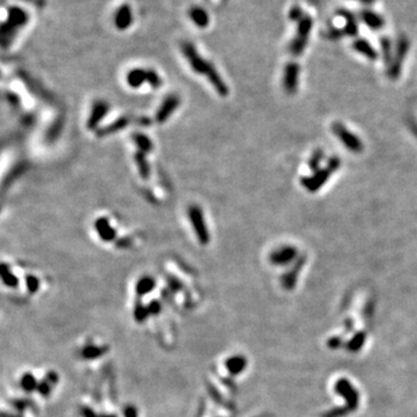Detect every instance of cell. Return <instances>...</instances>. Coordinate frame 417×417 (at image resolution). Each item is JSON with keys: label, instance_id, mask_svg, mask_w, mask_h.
Here are the masks:
<instances>
[{"label": "cell", "instance_id": "6da1fadb", "mask_svg": "<svg viewBox=\"0 0 417 417\" xmlns=\"http://www.w3.org/2000/svg\"><path fill=\"white\" fill-rule=\"evenodd\" d=\"M60 385V374L51 368H27L19 371L12 382L13 394L32 401L36 406L52 400Z\"/></svg>", "mask_w": 417, "mask_h": 417}, {"label": "cell", "instance_id": "7a4b0ae2", "mask_svg": "<svg viewBox=\"0 0 417 417\" xmlns=\"http://www.w3.org/2000/svg\"><path fill=\"white\" fill-rule=\"evenodd\" d=\"M181 50L192 71L197 73V74L206 76L208 82L211 84V86L216 90L218 95H220L222 98L228 96L230 92L228 87L224 82V79L219 74L217 68H214V65L200 56L196 46L192 43L186 41L184 42L181 44Z\"/></svg>", "mask_w": 417, "mask_h": 417}, {"label": "cell", "instance_id": "3957f363", "mask_svg": "<svg viewBox=\"0 0 417 417\" xmlns=\"http://www.w3.org/2000/svg\"><path fill=\"white\" fill-rule=\"evenodd\" d=\"M112 354V346L104 338L98 335H88L76 343L74 356L82 366L93 370L108 360Z\"/></svg>", "mask_w": 417, "mask_h": 417}, {"label": "cell", "instance_id": "277c9868", "mask_svg": "<svg viewBox=\"0 0 417 417\" xmlns=\"http://www.w3.org/2000/svg\"><path fill=\"white\" fill-rule=\"evenodd\" d=\"M38 406L19 395L8 393L4 400L2 417H36Z\"/></svg>", "mask_w": 417, "mask_h": 417}, {"label": "cell", "instance_id": "5b68a950", "mask_svg": "<svg viewBox=\"0 0 417 417\" xmlns=\"http://www.w3.org/2000/svg\"><path fill=\"white\" fill-rule=\"evenodd\" d=\"M28 22V14L26 10L18 6H10L8 8L7 20L2 24V43L4 48L10 44L16 38V32Z\"/></svg>", "mask_w": 417, "mask_h": 417}, {"label": "cell", "instance_id": "8992f818", "mask_svg": "<svg viewBox=\"0 0 417 417\" xmlns=\"http://www.w3.org/2000/svg\"><path fill=\"white\" fill-rule=\"evenodd\" d=\"M188 218L198 242L202 246H206L210 242V233H208V228L202 208L198 206H195V204L190 206L188 208Z\"/></svg>", "mask_w": 417, "mask_h": 417}, {"label": "cell", "instance_id": "52a82bcc", "mask_svg": "<svg viewBox=\"0 0 417 417\" xmlns=\"http://www.w3.org/2000/svg\"><path fill=\"white\" fill-rule=\"evenodd\" d=\"M332 131L338 140L346 146L348 151L352 153H362L364 150V144L360 138L348 129L341 122H334L332 124Z\"/></svg>", "mask_w": 417, "mask_h": 417}, {"label": "cell", "instance_id": "ba28073f", "mask_svg": "<svg viewBox=\"0 0 417 417\" xmlns=\"http://www.w3.org/2000/svg\"><path fill=\"white\" fill-rule=\"evenodd\" d=\"M312 27H313V21L308 16H305L298 22L297 34H296V38L292 40V42L290 44V52L294 54V57L300 56V54L304 52V50H305L307 43H308V38H310V30H312Z\"/></svg>", "mask_w": 417, "mask_h": 417}, {"label": "cell", "instance_id": "9c48e42d", "mask_svg": "<svg viewBox=\"0 0 417 417\" xmlns=\"http://www.w3.org/2000/svg\"><path fill=\"white\" fill-rule=\"evenodd\" d=\"M409 51V40L404 36H401L398 38V44H396V50H395V54H393L392 63L390 64V66L387 68V76H388L390 79L396 80L401 74L402 71V65H404V62L406 60V56H407Z\"/></svg>", "mask_w": 417, "mask_h": 417}, {"label": "cell", "instance_id": "30bf717a", "mask_svg": "<svg viewBox=\"0 0 417 417\" xmlns=\"http://www.w3.org/2000/svg\"><path fill=\"white\" fill-rule=\"evenodd\" d=\"M299 78H300V66H299V64L294 63V62L286 64L283 76V87L286 94L294 95L297 93Z\"/></svg>", "mask_w": 417, "mask_h": 417}, {"label": "cell", "instance_id": "8fae6325", "mask_svg": "<svg viewBox=\"0 0 417 417\" xmlns=\"http://www.w3.org/2000/svg\"><path fill=\"white\" fill-rule=\"evenodd\" d=\"M181 98L178 94H170L164 98L158 110L156 112V122L162 124L174 114V112L180 107Z\"/></svg>", "mask_w": 417, "mask_h": 417}, {"label": "cell", "instance_id": "7c38bea8", "mask_svg": "<svg viewBox=\"0 0 417 417\" xmlns=\"http://www.w3.org/2000/svg\"><path fill=\"white\" fill-rule=\"evenodd\" d=\"M330 174L332 172L327 167H324L322 170H319L316 173H313V175H310V176H304L300 180L302 186L307 192H316L322 188V186L329 180Z\"/></svg>", "mask_w": 417, "mask_h": 417}, {"label": "cell", "instance_id": "4fadbf2b", "mask_svg": "<svg viewBox=\"0 0 417 417\" xmlns=\"http://www.w3.org/2000/svg\"><path fill=\"white\" fill-rule=\"evenodd\" d=\"M109 108L110 107H109L108 102L104 100L94 101L92 108H90L88 118H87V128L92 131L96 129V128L100 126L102 120L108 115Z\"/></svg>", "mask_w": 417, "mask_h": 417}, {"label": "cell", "instance_id": "5bb4252c", "mask_svg": "<svg viewBox=\"0 0 417 417\" xmlns=\"http://www.w3.org/2000/svg\"><path fill=\"white\" fill-rule=\"evenodd\" d=\"M298 250L294 246H282L270 254V262L276 266H285L297 258Z\"/></svg>", "mask_w": 417, "mask_h": 417}, {"label": "cell", "instance_id": "9a60e30c", "mask_svg": "<svg viewBox=\"0 0 417 417\" xmlns=\"http://www.w3.org/2000/svg\"><path fill=\"white\" fill-rule=\"evenodd\" d=\"M94 228L104 242H112L116 239V230L112 228L108 218L98 217L94 222Z\"/></svg>", "mask_w": 417, "mask_h": 417}, {"label": "cell", "instance_id": "2e32d148", "mask_svg": "<svg viewBox=\"0 0 417 417\" xmlns=\"http://www.w3.org/2000/svg\"><path fill=\"white\" fill-rule=\"evenodd\" d=\"M156 288V280L151 275L139 277L134 283V296L136 298H144L150 296Z\"/></svg>", "mask_w": 417, "mask_h": 417}, {"label": "cell", "instance_id": "e0dca14e", "mask_svg": "<svg viewBox=\"0 0 417 417\" xmlns=\"http://www.w3.org/2000/svg\"><path fill=\"white\" fill-rule=\"evenodd\" d=\"M132 10L128 4H124L117 8L115 13V24L120 30H126L129 28V26L132 24Z\"/></svg>", "mask_w": 417, "mask_h": 417}, {"label": "cell", "instance_id": "ac0fdd59", "mask_svg": "<svg viewBox=\"0 0 417 417\" xmlns=\"http://www.w3.org/2000/svg\"><path fill=\"white\" fill-rule=\"evenodd\" d=\"M126 82L131 88H139L148 82V68H134L130 70L126 76Z\"/></svg>", "mask_w": 417, "mask_h": 417}, {"label": "cell", "instance_id": "d6986e66", "mask_svg": "<svg viewBox=\"0 0 417 417\" xmlns=\"http://www.w3.org/2000/svg\"><path fill=\"white\" fill-rule=\"evenodd\" d=\"M352 48L357 51L358 54H363L364 57H366L368 60H378V52H376V50L372 46L370 42L366 41V40H364V38L354 40V42L352 43Z\"/></svg>", "mask_w": 417, "mask_h": 417}, {"label": "cell", "instance_id": "ffe728a7", "mask_svg": "<svg viewBox=\"0 0 417 417\" xmlns=\"http://www.w3.org/2000/svg\"><path fill=\"white\" fill-rule=\"evenodd\" d=\"M360 19L372 30H380L384 27V24H385V21H384L382 16L368 10H362Z\"/></svg>", "mask_w": 417, "mask_h": 417}, {"label": "cell", "instance_id": "44dd1931", "mask_svg": "<svg viewBox=\"0 0 417 417\" xmlns=\"http://www.w3.org/2000/svg\"><path fill=\"white\" fill-rule=\"evenodd\" d=\"M130 122H131V120L129 116H122V117H120V118H117L116 120H114L112 123L108 124L107 126L102 128V129L98 132V136L104 137V136H109V134H116V132H118V131L123 130L124 128H126L128 126H129Z\"/></svg>", "mask_w": 417, "mask_h": 417}, {"label": "cell", "instance_id": "7402d4cb", "mask_svg": "<svg viewBox=\"0 0 417 417\" xmlns=\"http://www.w3.org/2000/svg\"><path fill=\"white\" fill-rule=\"evenodd\" d=\"M189 16L194 24L200 28H206L208 24V14L200 6H192L189 10Z\"/></svg>", "mask_w": 417, "mask_h": 417}, {"label": "cell", "instance_id": "603a6c76", "mask_svg": "<svg viewBox=\"0 0 417 417\" xmlns=\"http://www.w3.org/2000/svg\"><path fill=\"white\" fill-rule=\"evenodd\" d=\"M134 162H136L137 170L139 174H140V176L144 178V180H148L150 175H151V167H150L148 158H146V153L137 151L136 154H134Z\"/></svg>", "mask_w": 417, "mask_h": 417}, {"label": "cell", "instance_id": "cb8c5ba5", "mask_svg": "<svg viewBox=\"0 0 417 417\" xmlns=\"http://www.w3.org/2000/svg\"><path fill=\"white\" fill-rule=\"evenodd\" d=\"M338 16H341L343 19L346 20V26L344 28L342 29L343 32H344V35L348 36H356L358 34V24H357V21L354 19L352 14L350 12H348V10H340L338 12Z\"/></svg>", "mask_w": 417, "mask_h": 417}, {"label": "cell", "instance_id": "d4e9b609", "mask_svg": "<svg viewBox=\"0 0 417 417\" xmlns=\"http://www.w3.org/2000/svg\"><path fill=\"white\" fill-rule=\"evenodd\" d=\"M132 140L136 144L138 151H142L144 153H151L153 151V142L150 137L142 132L134 134Z\"/></svg>", "mask_w": 417, "mask_h": 417}, {"label": "cell", "instance_id": "484cf974", "mask_svg": "<svg viewBox=\"0 0 417 417\" xmlns=\"http://www.w3.org/2000/svg\"><path fill=\"white\" fill-rule=\"evenodd\" d=\"M324 151L321 148L316 150V151L313 152V154L310 156V162H308V167H310V170L313 172V173H316V172L319 170L320 164L324 160Z\"/></svg>", "mask_w": 417, "mask_h": 417}, {"label": "cell", "instance_id": "4316f807", "mask_svg": "<svg viewBox=\"0 0 417 417\" xmlns=\"http://www.w3.org/2000/svg\"><path fill=\"white\" fill-rule=\"evenodd\" d=\"M382 56H384V60H385V63L387 65V68L390 66V64L392 63V60H393V54H392V44H390V38H382Z\"/></svg>", "mask_w": 417, "mask_h": 417}, {"label": "cell", "instance_id": "83f0119b", "mask_svg": "<svg viewBox=\"0 0 417 417\" xmlns=\"http://www.w3.org/2000/svg\"><path fill=\"white\" fill-rule=\"evenodd\" d=\"M148 82L152 88L158 90L162 85V79L160 78V76L154 71V70L148 68Z\"/></svg>", "mask_w": 417, "mask_h": 417}, {"label": "cell", "instance_id": "f1b7e54d", "mask_svg": "<svg viewBox=\"0 0 417 417\" xmlns=\"http://www.w3.org/2000/svg\"><path fill=\"white\" fill-rule=\"evenodd\" d=\"M304 262H305V260H304V258H299L298 261H297V264H296V266L294 268V272H292V274H286V275L284 276L283 282H284L285 286H291V285L294 284V282H296V272H299V269H300V266L304 264Z\"/></svg>", "mask_w": 417, "mask_h": 417}, {"label": "cell", "instance_id": "f546056e", "mask_svg": "<svg viewBox=\"0 0 417 417\" xmlns=\"http://www.w3.org/2000/svg\"><path fill=\"white\" fill-rule=\"evenodd\" d=\"M288 16H290V19L292 21H296V22H299V21H300L305 16H304V13H302V10L300 7L294 6V7H292V8H291L290 13H288Z\"/></svg>", "mask_w": 417, "mask_h": 417}, {"label": "cell", "instance_id": "4dcf8cb0", "mask_svg": "<svg viewBox=\"0 0 417 417\" xmlns=\"http://www.w3.org/2000/svg\"><path fill=\"white\" fill-rule=\"evenodd\" d=\"M340 167H341V160H340L338 156H332V158L328 160L327 168L332 172V173L338 172Z\"/></svg>", "mask_w": 417, "mask_h": 417}, {"label": "cell", "instance_id": "1f68e13d", "mask_svg": "<svg viewBox=\"0 0 417 417\" xmlns=\"http://www.w3.org/2000/svg\"><path fill=\"white\" fill-rule=\"evenodd\" d=\"M344 35V32L343 30H338V29H330L328 32V38H332V40H338V38H341V36Z\"/></svg>", "mask_w": 417, "mask_h": 417}, {"label": "cell", "instance_id": "d6a6232c", "mask_svg": "<svg viewBox=\"0 0 417 417\" xmlns=\"http://www.w3.org/2000/svg\"><path fill=\"white\" fill-rule=\"evenodd\" d=\"M360 2H364V4H372L373 2H374V0H360Z\"/></svg>", "mask_w": 417, "mask_h": 417}]
</instances>
